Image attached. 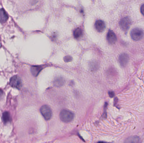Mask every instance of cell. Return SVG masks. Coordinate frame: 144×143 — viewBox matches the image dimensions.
Returning a JSON list of instances; mask_svg holds the SVG:
<instances>
[{"mask_svg":"<svg viewBox=\"0 0 144 143\" xmlns=\"http://www.w3.org/2000/svg\"><path fill=\"white\" fill-rule=\"evenodd\" d=\"M131 37L135 41H139L144 37V31L142 29L139 28L133 29L131 31Z\"/></svg>","mask_w":144,"mask_h":143,"instance_id":"cell-2","label":"cell"},{"mask_svg":"<svg viewBox=\"0 0 144 143\" xmlns=\"http://www.w3.org/2000/svg\"><path fill=\"white\" fill-rule=\"evenodd\" d=\"M107 39L110 44H113L117 40L116 34L112 30H109L107 35Z\"/></svg>","mask_w":144,"mask_h":143,"instance_id":"cell-7","label":"cell"},{"mask_svg":"<svg viewBox=\"0 0 144 143\" xmlns=\"http://www.w3.org/2000/svg\"><path fill=\"white\" fill-rule=\"evenodd\" d=\"M95 27L97 31L102 32L105 28V24L103 21L99 20L95 22Z\"/></svg>","mask_w":144,"mask_h":143,"instance_id":"cell-8","label":"cell"},{"mask_svg":"<svg viewBox=\"0 0 144 143\" xmlns=\"http://www.w3.org/2000/svg\"><path fill=\"white\" fill-rule=\"evenodd\" d=\"M109 95L110 97V98H113L115 95V94H114V92L113 91H109Z\"/></svg>","mask_w":144,"mask_h":143,"instance_id":"cell-17","label":"cell"},{"mask_svg":"<svg viewBox=\"0 0 144 143\" xmlns=\"http://www.w3.org/2000/svg\"><path fill=\"white\" fill-rule=\"evenodd\" d=\"M42 69V67L41 66H33L31 68V72L33 75L37 76Z\"/></svg>","mask_w":144,"mask_h":143,"instance_id":"cell-10","label":"cell"},{"mask_svg":"<svg viewBox=\"0 0 144 143\" xmlns=\"http://www.w3.org/2000/svg\"><path fill=\"white\" fill-rule=\"evenodd\" d=\"M40 111L41 114L46 120H49L51 119L52 116V111L49 106L46 105L42 106Z\"/></svg>","mask_w":144,"mask_h":143,"instance_id":"cell-3","label":"cell"},{"mask_svg":"<svg viewBox=\"0 0 144 143\" xmlns=\"http://www.w3.org/2000/svg\"><path fill=\"white\" fill-rule=\"evenodd\" d=\"M2 119L4 123H7L9 122L11 120V116L9 113L8 112H4L2 115Z\"/></svg>","mask_w":144,"mask_h":143,"instance_id":"cell-13","label":"cell"},{"mask_svg":"<svg viewBox=\"0 0 144 143\" xmlns=\"http://www.w3.org/2000/svg\"><path fill=\"white\" fill-rule=\"evenodd\" d=\"M139 140L140 139L139 137H138L137 136H133L127 138L125 141V142L128 143H138L139 142Z\"/></svg>","mask_w":144,"mask_h":143,"instance_id":"cell-11","label":"cell"},{"mask_svg":"<svg viewBox=\"0 0 144 143\" xmlns=\"http://www.w3.org/2000/svg\"><path fill=\"white\" fill-rule=\"evenodd\" d=\"M72 60V58L70 56H66L64 58V61L66 62H69L71 61Z\"/></svg>","mask_w":144,"mask_h":143,"instance_id":"cell-15","label":"cell"},{"mask_svg":"<svg viewBox=\"0 0 144 143\" xmlns=\"http://www.w3.org/2000/svg\"><path fill=\"white\" fill-rule=\"evenodd\" d=\"M83 34V31L81 29L76 28L75 30L73 32V35L75 38L78 39L79 38H81Z\"/></svg>","mask_w":144,"mask_h":143,"instance_id":"cell-12","label":"cell"},{"mask_svg":"<svg viewBox=\"0 0 144 143\" xmlns=\"http://www.w3.org/2000/svg\"><path fill=\"white\" fill-rule=\"evenodd\" d=\"M8 16L4 9H0V22L4 23L6 22L8 19Z\"/></svg>","mask_w":144,"mask_h":143,"instance_id":"cell-9","label":"cell"},{"mask_svg":"<svg viewBox=\"0 0 144 143\" xmlns=\"http://www.w3.org/2000/svg\"><path fill=\"white\" fill-rule=\"evenodd\" d=\"M59 117L62 121L65 123H68L73 120L74 115L70 111L63 110L60 112Z\"/></svg>","mask_w":144,"mask_h":143,"instance_id":"cell-1","label":"cell"},{"mask_svg":"<svg viewBox=\"0 0 144 143\" xmlns=\"http://www.w3.org/2000/svg\"><path fill=\"white\" fill-rule=\"evenodd\" d=\"M3 92L1 89H0V100L2 99L3 97Z\"/></svg>","mask_w":144,"mask_h":143,"instance_id":"cell-18","label":"cell"},{"mask_svg":"<svg viewBox=\"0 0 144 143\" xmlns=\"http://www.w3.org/2000/svg\"><path fill=\"white\" fill-rule=\"evenodd\" d=\"M65 83V80L62 77H58L55 80L54 82V83L55 85L57 87H60L63 85L64 83Z\"/></svg>","mask_w":144,"mask_h":143,"instance_id":"cell-14","label":"cell"},{"mask_svg":"<svg viewBox=\"0 0 144 143\" xmlns=\"http://www.w3.org/2000/svg\"><path fill=\"white\" fill-rule=\"evenodd\" d=\"M131 20L128 17H124L120 20L119 25L120 28L124 31H127L131 25Z\"/></svg>","mask_w":144,"mask_h":143,"instance_id":"cell-4","label":"cell"},{"mask_svg":"<svg viewBox=\"0 0 144 143\" xmlns=\"http://www.w3.org/2000/svg\"><path fill=\"white\" fill-rule=\"evenodd\" d=\"M140 11H141V14L144 16V4L141 6Z\"/></svg>","mask_w":144,"mask_h":143,"instance_id":"cell-16","label":"cell"},{"mask_svg":"<svg viewBox=\"0 0 144 143\" xmlns=\"http://www.w3.org/2000/svg\"><path fill=\"white\" fill-rule=\"evenodd\" d=\"M10 84L12 87L20 89L22 86V82L19 76L15 75L10 79Z\"/></svg>","mask_w":144,"mask_h":143,"instance_id":"cell-5","label":"cell"},{"mask_svg":"<svg viewBox=\"0 0 144 143\" xmlns=\"http://www.w3.org/2000/svg\"><path fill=\"white\" fill-rule=\"evenodd\" d=\"M129 60V58L128 55L126 53H122L120 54L119 57V61L121 66L125 67L127 66Z\"/></svg>","mask_w":144,"mask_h":143,"instance_id":"cell-6","label":"cell"}]
</instances>
